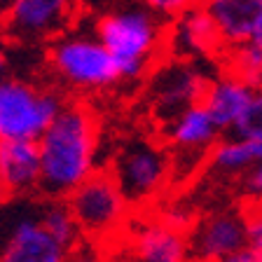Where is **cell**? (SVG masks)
I'll use <instances>...</instances> for the list:
<instances>
[{
    "label": "cell",
    "mask_w": 262,
    "mask_h": 262,
    "mask_svg": "<svg viewBox=\"0 0 262 262\" xmlns=\"http://www.w3.org/2000/svg\"><path fill=\"white\" fill-rule=\"evenodd\" d=\"M169 21L141 0H117L94 24V35L115 61L120 84L138 82L166 52Z\"/></svg>",
    "instance_id": "2"
},
{
    "label": "cell",
    "mask_w": 262,
    "mask_h": 262,
    "mask_svg": "<svg viewBox=\"0 0 262 262\" xmlns=\"http://www.w3.org/2000/svg\"><path fill=\"white\" fill-rule=\"evenodd\" d=\"M47 68L54 77V87L68 96L73 94H94L120 84L115 61L98 42L94 33L77 31L75 26L47 45L45 52Z\"/></svg>",
    "instance_id": "3"
},
{
    "label": "cell",
    "mask_w": 262,
    "mask_h": 262,
    "mask_svg": "<svg viewBox=\"0 0 262 262\" xmlns=\"http://www.w3.org/2000/svg\"><path fill=\"white\" fill-rule=\"evenodd\" d=\"M199 7L213 21L225 52L248 42L262 19V0H202Z\"/></svg>",
    "instance_id": "15"
},
{
    "label": "cell",
    "mask_w": 262,
    "mask_h": 262,
    "mask_svg": "<svg viewBox=\"0 0 262 262\" xmlns=\"http://www.w3.org/2000/svg\"><path fill=\"white\" fill-rule=\"evenodd\" d=\"M220 134L223 131L215 126V122L202 108V103L183 110L171 122L162 124V136L171 155V166L185 162V169H190V164L194 166V162L208 157L211 147L220 141Z\"/></svg>",
    "instance_id": "11"
},
{
    "label": "cell",
    "mask_w": 262,
    "mask_h": 262,
    "mask_svg": "<svg viewBox=\"0 0 262 262\" xmlns=\"http://www.w3.org/2000/svg\"><path fill=\"white\" fill-rule=\"evenodd\" d=\"M218 262H257V260L248 251H239V253H234V255L223 257V260H218Z\"/></svg>",
    "instance_id": "25"
},
{
    "label": "cell",
    "mask_w": 262,
    "mask_h": 262,
    "mask_svg": "<svg viewBox=\"0 0 262 262\" xmlns=\"http://www.w3.org/2000/svg\"><path fill=\"white\" fill-rule=\"evenodd\" d=\"M68 96L54 84H42L26 77H0V143L38 141Z\"/></svg>",
    "instance_id": "5"
},
{
    "label": "cell",
    "mask_w": 262,
    "mask_h": 262,
    "mask_svg": "<svg viewBox=\"0 0 262 262\" xmlns=\"http://www.w3.org/2000/svg\"><path fill=\"white\" fill-rule=\"evenodd\" d=\"M66 262H108L103 246L89 239H80L71 251L66 253Z\"/></svg>",
    "instance_id": "22"
},
{
    "label": "cell",
    "mask_w": 262,
    "mask_h": 262,
    "mask_svg": "<svg viewBox=\"0 0 262 262\" xmlns=\"http://www.w3.org/2000/svg\"><path fill=\"white\" fill-rule=\"evenodd\" d=\"M166 52L176 59H218L225 54L220 35L202 7H190L173 16L166 31Z\"/></svg>",
    "instance_id": "12"
},
{
    "label": "cell",
    "mask_w": 262,
    "mask_h": 262,
    "mask_svg": "<svg viewBox=\"0 0 262 262\" xmlns=\"http://www.w3.org/2000/svg\"><path fill=\"white\" fill-rule=\"evenodd\" d=\"M80 16V0H14L0 12V40L14 45H49L71 31Z\"/></svg>",
    "instance_id": "7"
},
{
    "label": "cell",
    "mask_w": 262,
    "mask_h": 262,
    "mask_svg": "<svg viewBox=\"0 0 262 262\" xmlns=\"http://www.w3.org/2000/svg\"><path fill=\"white\" fill-rule=\"evenodd\" d=\"M211 77L213 75L204 71L199 61L190 59L171 56L164 63L155 66L150 71L147 96H150V110L157 117L159 126L199 103Z\"/></svg>",
    "instance_id": "8"
},
{
    "label": "cell",
    "mask_w": 262,
    "mask_h": 262,
    "mask_svg": "<svg viewBox=\"0 0 262 262\" xmlns=\"http://www.w3.org/2000/svg\"><path fill=\"white\" fill-rule=\"evenodd\" d=\"M80 227L82 239L110 244L131 220L129 202L105 169H98L63 199Z\"/></svg>",
    "instance_id": "6"
},
{
    "label": "cell",
    "mask_w": 262,
    "mask_h": 262,
    "mask_svg": "<svg viewBox=\"0 0 262 262\" xmlns=\"http://www.w3.org/2000/svg\"><path fill=\"white\" fill-rule=\"evenodd\" d=\"M5 68H7V47H5V42L0 40V77L5 75Z\"/></svg>",
    "instance_id": "26"
},
{
    "label": "cell",
    "mask_w": 262,
    "mask_h": 262,
    "mask_svg": "<svg viewBox=\"0 0 262 262\" xmlns=\"http://www.w3.org/2000/svg\"><path fill=\"white\" fill-rule=\"evenodd\" d=\"M246 223V248L257 262H262V204L246 202L241 206Z\"/></svg>",
    "instance_id": "20"
},
{
    "label": "cell",
    "mask_w": 262,
    "mask_h": 262,
    "mask_svg": "<svg viewBox=\"0 0 262 262\" xmlns=\"http://www.w3.org/2000/svg\"><path fill=\"white\" fill-rule=\"evenodd\" d=\"M66 253L63 246L42 229L38 215H24L0 248V262H66Z\"/></svg>",
    "instance_id": "16"
},
{
    "label": "cell",
    "mask_w": 262,
    "mask_h": 262,
    "mask_svg": "<svg viewBox=\"0 0 262 262\" xmlns=\"http://www.w3.org/2000/svg\"><path fill=\"white\" fill-rule=\"evenodd\" d=\"M35 215H38V223L42 225L45 232L56 244L63 246L66 251H71L73 246L82 239L80 227H77L71 208L66 206L63 199H45V204L40 206V211Z\"/></svg>",
    "instance_id": "19"
},
{
    "label": "cell",
    "mask_w": 262,
    "mask_h": 262,
    "mask_svg": "<svg viewBox=\"0 0 262 262\" xmlns=\"http://www.w3.org/2000/svg\"><path fill=\"white\" fill-rule=\"evenodd\" d=\"M108 171L131 208L155 202L173 180L166 145L150 136H129L115 145Z\"/></svg>",
    "instance_id": "4"
},
{
    "label": "cell",
    "mask_w": 262,
    "mask_h": 262,
    "mask_svg": "<svg viewBox=\"0 0 262 262\" xmlns=\"http://www.w3.org/2000/svg\"><path fill=\"white\" fill-rule=\"evenodd\" d=\"M192 262H218L246 248V223L241 208H220L196 218L187 227Z\"/></svg>",
    "instance_id": "9"
},
{
    "label": "cell",
    "mask_w": 262,
    "mask_h": 262,
    "mask_svg": "<svg viewBox=\"0 0 262 262\" xmlns=\"http://www.w3.org/2000/svg\"><path fill=\"white\" fill-rule=\"evenodd\" d=\"M143 5H147L152 12H157L162 19H166V21H171L173 16L183 14L185 10H190V7H196L202 0H141Z\"/></svg>",
    "instance_id": "23"
},
{
    "label": "cell",
    "mask_w": 262,
    "mask_h": 262,
    "mask_svg": "<svg viewBox=\"0 0 262 262\" xmlns=\"http://www.w3.org/2000/svg\"><path fill=\"white\" fill-rule=\"evenodd\" d=\"M232 136L248 138V141H262V87L255 89L251 105L239 120V124L232 129Z\"/></svg>",
    "instance_id": "21"
},
{
    "label": "cell",
    "mask_w": 262,
    "mask_h": 262,
    "mask_svg": "<svg viewBox=\"0 0 262 262\" xmlns=\"http://www.w3.org/2000/svg\"><path fill=\"white\" fill-rule=\"evenodd\" d=\"M117 262H129V260H126V257H120V260H117Z\"/></svg>",
    "instance_id": "28"
},
{
    "label": "cell",
    "mask_w": 262,
    "mask_h": 262,
    "mask_svg": "<svg viewBox=\"0 0 262 262\" xmlns=\"http://www.w3.org/2000/svg\"><path fill=\"white\" fill-rule=\"evenodd\" d=\"M126 225V253L129 262H192L187 248V229L166 223L164 218H145Z\"/></svg>",
    "instance_id": "10"
},
{
    "label": "cell",
    "mask_w": 262,
    "mask_h": 262,
    "mask_svg": "<svg viewBox=\"0 0 262 262\" xmlns=\"http://www.w3.org/2000/svg\"><path fill=\"white\" fill-rule=\"evenodd\" d=\"M40 155L35 141L0 143V202L38 194Z\"/></svg>",
    "instance_id": "13"
},
{
    "label": "cell",
    "mask_w": 262,
    "mask_h": 262,
    "mask_svg": "<svg viewBox=\"0 0 262 262\" xmlns=\"http://www.w3.org/2000/svg\"><path fill=\"white\" fill-rule=\"evenodd\" d=\"M257 162H260V155H257L255 141L232 136V134L229 138L215 143L206 157L208 171L225 176V178H234V176L244 178Z\"/></svg>",
    "instance_id": "17"
},
{
    "label": "cell",
    "mask_w": 262,
    "mask_h": 262,
    "mask_svg": "<svg viewBox=\"0 0 262 262\" xmlns=\"http://www.w3.org/2000/svg\"><path fill=\"white\" fill-rule=\"evenodd\" d=\"M244 192H246V202L262 204V162H257L244 176Z\"/></svg>",
    "instance_id": "24"
},
{
    "label": "cell",
    "mask_w": 262,
    "mask_h": 262,
    "mask_svg": "<svg viewBox=\"0 0 262 262\" xmlns=\"http://www.w3.org/2000/svg\"><path fill=\"white\" fill-rule=\"evenodd\" d=\"M42 199H66L80 183L98 171L101 129L98 117L87 103L71 101L38 138Z\"/></svg>",
    "instance_id": "1"
},
{
    "label": "cell",
    "mask_w": 262,
    "mask_h": 262,
    "mask_svg": "<svg viewBox=\"0 0 262 262\" xmlns=\"http://www.w3.org/2000/svg\"><path fill=\"white\" fill-rule=\"evenodd\" d=\"M12 3H14V0H0V12L5 10V7H10Z\"/></svg>",
    "instance_id": "27"
},
{
    "label": "cell",
    "mask_w": 262,
    "mask_h": 262,
    "mask_svg": "<svg viewBox=\"0 0 262 262\" xmlns=\"http://www.w3.org/2000/svg\"><path fill=\"white\" fill-rule=\"evenodd\" d=\"M225 71L241 77L253 89L262 87V19L248 42L225 52Z\"/></svg>",
    "instance_id": "18"
},
{
    "label": "cell",
    "mask_w": 262,
    "mask_h": 262,
    "mask_svg": "<svg viewBox=\"0 0 262 262\" xmlns=\"http://www.w3.org/2000/svg\"><path fill=\"white\" fill-rule=\"evenodd\" d=\"M253 94H255V89L251 84H246L241 77L223 71L208 80L199 103L211 115V120L215 122L220 131L232 134V129L239 124V120L251 105Z\"/></svg>",
    "instance_id": "14"
}]
</instances>
